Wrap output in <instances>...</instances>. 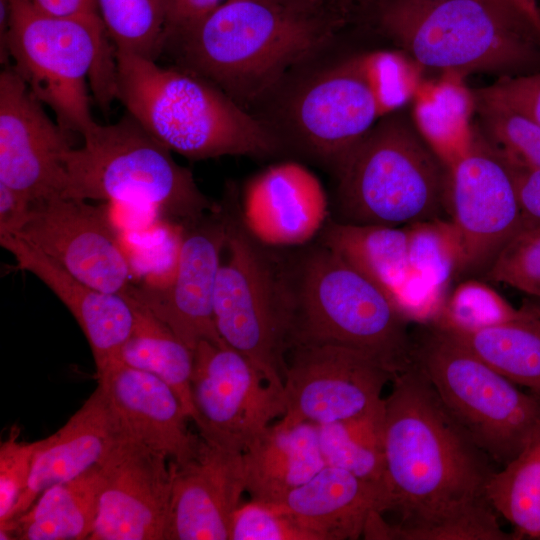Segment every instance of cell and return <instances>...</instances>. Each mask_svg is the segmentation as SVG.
<instances>
[{
  "label": "cell",
  "mask_w": 540,
  "mask_h": 540,
  "mask_svg": "<svg viewBox=\"0 0 540 540\" xmlns=\"http://www.w3.org/2000/svg\"><path fill=\"white\" fill-rule=\"evenodd\" d=\"M349 5L231 0L163 40L161 55L217 86L243 106L328 44Z\"/></svg>",
  "instance_id": "obj_2"
},
{
  "label": "cell",
  "mask_w": 540,
  "mask_h": 540,
  "mask_svg": "<svg viewBox=\"0 0 540 540\" xmlns=\"http://www.w3.org/2000/svg\"><path fill=\"white\" fill-rule=\"evenodd\" d=\"M101 486L99 465L44 490L0 539L89 540Z\"/></svg>",
  "instance_id": "obj_27"
},
{
  "label": "cell",
  "mask_w": 540,
  "mask_h": 540,
  "mask_svg": "<svg viewBox=\"0 0 540 540\" xmlns=\"http://www.w3.org/2000/svg\"><path fill=\"white\" fill-rule=\"evenodd\" d=\"M536 314L533 308H514L486 283L470 279L460 283L447 296L440 313L432 323L446 330L471 331Z\"/></svg>",
  "instance_id": "obj_34"
},
{
  "label": "cell",
  "mask_w": 540,
  "mask_h": 540,
  "mask_svg": "<svg viewBox=\"0 0 540 540\" xmlns=\"http://www.w3.org/2000/svg\"><path fill=\"white\" fill-rule=\"evenodd\" d=\"M247 231L265 246H298L323 229L328 201L319 179L296 162H284L256 175L241 208Z\"/></svg>",
  "instance_id": "obj_21"
},
{
  "label": "cell",
  "mask_w": 540,
  "mask_h": 540,
  "mask_svg": "<svg viewBox=\"0 0 540 540\" xmlns=\"http://www.w3.org/2000/svg\"><path fill=\"white\" fill-rule=\"evenodd\" d=\"M538 317L536 314L471 331L441 329L498 373L540 399Z\"/></svg>",
  "instance_id": "obj_30"
},
{
  "label": "cell",
  "mask_w": 540,
  "mask_h": 540,
  "mask_svg": "<svg viewBox=\"0 0 540 540\" xmlns=\"http://www.w3.org/2000/svg\"><path fill=\"white\" fill-rule=\"evenodd\" d=\"M8 5L1 62L7 65L11 57L12 68L53 111L55 121L82 136L96 124L87 79L103 109L115 99V49L101 19L51 15L30 0H8Z\"/></svg>",
  "instance_id": "obj_6"
},
{
  "label": "cell",
  "mask_w": 540,
  "mask_h": 540,
  "mask_svg": "<svg viewBox=\"0 0 540 540\" xmlns=\"http://www.w3.org/2000/svg\"><path fill=\"white\" fill-rule=\"evenodd\" d=\"M411 269L440 290L447 292L459 274L461 250L451 221L434 219L407 225Z\"/></svg>",
  "instance_id": "obj_36"
},
{
  "label": "cell",
  "mask_w": 540,
  "mask_h": 540,
  "mask_svg": "<svg viewBox=\"0 0 540 540\" xmlns=\"http://www.w3.org/2000/svg\"><path fill=\"white\" fill-rule=\"evenodd\" d=\"M539 300H540V299H539ZM533 309H534V310L538 313V315L540 316V304H539L538 307L533 308Z\"/></svg>",
  "instance_id": "obj_49"
},
{
  "label": "cell",
  "mask_w": 540,
  "mask_h": 540,
  "mask_svg": "<svg viewBox=\"0 0 540 540\" xmlns=\"http://www.w3.org/2000/svg\"><path fill=\"white\" fill-rule=\"evenodd\" d=\"M289 115L305 150L334 171L380 119L374 95L350 58L306 80L291 99Z\"/></svg>",
  "instance_id": "obj_18"
},
{
  "label": "cell",
  "mask_w": 540,
  "mask_h": 540,
  "mask_svg": "<svg viewBox=\"0 0 540 540\" xmlns=\"http://www.w3.org/2000/svg\"><path fill=\"white\" fill-rule=\"evenodd\" d=\"M98 465L101 486L89 540H168L173 483L168 458L117 429Z\"/></svg>",
  "instance_id": "obj_15"
},
{
  "label": "cell",
  "mask_w": 540,
  "mask_h": 540,
  "mask_svg": "<svg viewBox=\"0 0 540 540\" xmlns=\"http://www.w3.org/2000/svg\"><path fill=\"white\" fill-rule=\"evenodd\" d=\"M191 392L198 435L243 452L285 413L284 394L225 341H200L193 350Z\"/></svg>",
  "instance_id": "obj_11"
},
{
  "label": "cell",
  "mask_w": 540,
  "mask_h": 540,
  "mask_svg": "<svg viewBox=\"0 0 540 540\" xmlns=\"http://www.w3.org/2000/svg\"><path fill=\"white\" fill-rule=\"evenodd\" d=\"M474 94L478 100L504 105L540 124V70L499 77L493 84L475 90Z\"/></svg>",
  "instance_id": "obj_41"
},
{
  "label": "cell",
  "mask_w": 540,
  "mask_h": 540,
  "mask_svg": "<svg viewBox=\"0 0 540 540\" xmlns=\"http://www.w3.org/2000/svg\"><path fill=\"white\" fill-rule=\"evenodd\" d=\"M384 399L383 453L387 511L368 526V539L509 540L485 490L490 457L445 407L413 363L396 374Z\"/></svg>",
  "instance_id": "obj_1"
},
{
  "label": "cell",
  "mask_w": 540,
  "mask_h": 540,
  "mask_svg": "<svg viewBox=\"0 0 540 540\" xmlns=\"http://www.w3.org/2000/svg\"><path fill=\"white\" fill-rule=\"evenodd\" d=\"M412 123L447 170L466 157L476 141L472 117L476 97L464 77L443 73L435 82H422L413 97Z\"/></svg>",
  "instance_id": "obj_26"
},
{
  "label": "cell",
  "mask_w": 540,
  "mask_h": 540,
  "mask_svg": "<svg viewBox=\"0 0 540 540\" xmlns=\"http://www.w3.org/2000/svg\"><path fill=\"white\" fill-rule=\"evenodd\" d=\"M497 1H500V2H502V3H505V4L510 5L511 7H513V6L508 2V0H497ZM513 8H514V7H513ZM514 9H515V8H514Z\"/></svg>",
  "instance_id": "obj_48"
},
{
  "label": "cell",
  "mask_w": 540,
  "mask_h": 540,
  "mask_svg": "<svg viewBox=\"0 0 540 540\" xmlns=\"http://www.w3.org/2000/svg\"><path fill=\"white\" fill-rule=\"evenodd\" d=\"M39 10L63 17L101 19L96 0H30Z\"/></svg>",
  "instance_id": "obj_45"
},
{
  "label": "cell",
  "mask_w": 540,
  "mask_h": 540,
  "mask_svg": "<svg viewBox=\"0 0 540 540\" xmlns=\"http://www.w3.org/2000/svg\"><path fill=\"white\" fill-rule=\"evenodd\" d=\"M272 505L286 513L314 540L357 539L363 536L373 513L387 512V495L377 484L326 465Z\"/></svg>",
  "instance_id": "obj_23"
},
{
  "label": "cell",
  "mask_w": 540,
  "mask_h": 540,
  "mask_svg": "<svg viewBox=\"0 0 540 540\" xmlns=\"http://www.w3.org/2000/svg\"><path fill=\"white\" fill-rule=\"evenodd\" d=\"M18 236L100 291L131 298L134 285L108 209L52 196L32 203Z\"/></svg>",
  "instance_id": "obj_13"
},
{
  "label": "cell",
  "mask_w": 540,
  "mask_h": 540,
  "mask_svg": "<svg viewBox=\"0 0 540 540\" xmlns=\"http://www.w3.org/2000/svg\"><path fill=\"white\" fill-rule=\"evenodd\" d=\"M484 276L540 299V226L518 232L500 250Z\"/></svg>",
  "instance_id": "obj_38"
},
{
  "label": "cell",
  "mask_w": 540,
  "mask_h": 540,
  "mask_svg": "<svg viewBox=\"0 0 540 540\" xmlns=\"http://www.w3.org/2000/svg\"><path fill=\"white\" fill-rule=\"evenodd\" d=\"M0 244L14 256L19 269L41 280L73 315L89 343L96 374L119 361L136 321L133 298L89 286L18 236H0Z\"/></svg>",
  "instance_id": "obj_22"
},
{
  "label": "cell",
  "mask_w": 540,
  "mask_h": 540,
  "mask_svg": "<svg viewBox=\"0 0 540 540\" xmlns=\"http://www.w3.org/2000/svg\"><path fill=\"white\" fill-rule=\"evenodd\" d=\"M229 1L231 0H162L165 15L164 38L198 23Z\"/></svg>",
  "instance_id": "obj_43"
},
{
  "label": "cell",
  "mask_w": 540,
  "mask_h": 540,
  "mask_svg": "<svg viewBox=\"0 0 540 540\" xmlns=\"http://www.w3.org/2000/svg\"><path fill=\"white\" fill-rule=\"evenodd\" d=\"M231 540H314L275 505L251 499L235 512Z\"/></svg>",
  "instance_id": "obj_39"
},
{
  "label": "cell",
  "mask_w": 540,
  "mask_h": 540,
  "mask_svg": "<svg viewBox=\"0 0 540 540\" xmlns=\"http://www.w3.org/2000/svg\"><path fill=\"white\" fill-rule=\"evenodd\" d=\"M485 494L517 536L540 538V433L503 470L493 472Z\"/></svg>",
  "instance_id": "obj_32"
},
{
  "label": "cell",
  "mask_w": 540,
  "mask_h": 540,
  "mask_svg": "<svg viewBox=\"0 0 540 540\" xmlns=\"http://www.w3.org/2000/svg\"><path fill=\"white\" fill-rule=\"evenodd\" d=\"M246 491L252 499L275 504L326 466L318 427L280 419L243 451Z\"/></svg>",
  "instance_id": "obj_25"
},
{
  "label": "cell",
  "mask_w": 540,
  "mask_h": 540,
  "mask_svg": "<svg viewBox=\"0 0 540 540\" xmlns=\"http://www.w3.org/2000/svg\"><path fill=\"white\" fill-rule=\"evenodd\" d=\"M414 363L491 460L506 465L540 433V399L433 323L412 336Z\"/></svg>",
  "instance_id": "obj_9"
},
{
  "label": "cell",
  "mask_w": 540,
  "mask_h": 540,
  "mask_svg": "<svg viewBox=\"0 0 540 540\" xmlns=\"http://www.w3.org/2000/svg\"><path fill=\"white\" fill-rule=\"evenodd\" d=\"M115 51L157 60L165 31L162 0H96Z\"/></svg>",
  "instance_id": "obj_33"
},
{
  "label": "cell",
  "mask_w": 540,
  "mask_h": 540,
  "mask_svg": "<svg viewBox=\"0 0 540 540\" xmlns=\"http://www.w3.org/2000/svg\"><path fill=\"white\" fill-rule=\"evenodd\" d=\"M350 59L369 85L380 118L412 101L423 82V68L401 50L371 51Z\"/></svg>",
  "instance_id": "obj_35"
},
{
  "label": "cell",
  "mask_w": 540,
  "mask_h": 540,
  "mask_svg": "<svg viewBox=\"0 0 540 540\" xmlns=\"http://www.w3.org/2000/svg\"><path fill=\"white\" fill-rule=\"evenodd\" d=\"M228 257L218 271L214 321L220 337L246 356L266 382L284 394L290 314L285 261L245 228L241 215L222 207Z\"/></svg>",
  "instance_id": "obj_10"
},
{
  "label": "cell",
  "mask_w": 540,
  "mask_h": 540,
  "mask_svg": "<svg viewBox=\"0 0 540 540\" xmlns=\"http://www.w3.org/2000/svg\"><path fill=\"white\" fill-rule=\"evenodd\" d=\"M383 425L384 402L360 416L317 426L326 465L344 469L385 489Z\"/></svg>",
  "instance_id": "obj_31"
},
{
  "label": "cell",
  "mask_w": 540,
  "mask_h": 540,
  "mask_svg": "<svg viewBox=\"0 0 540 540\" xmlns=\"http://www.w3.org/2000/svg\"><path fill=\"white\" fill-rule=\"evenodd\" d=\"M39 441H18L17 434L0 446V527L8 523L25 492Z\"/></svg>",
  "instance_id": "obj_40"
},
{
  "label": "cell",
  "mask_w": 540,
  "mask_h": 540,
  "mask_svg": "<svg viewBox=\"0 0 540 540\" xmlns=\"http://www.w3.org/2000/svg\"><path fill=\"white\" fill-rule=\"evenodd\" d=\"M171 465L168 540H231L233 518L246 491L243 452L201 438L191 460Z\"/></svg>",
  "instance_id": "obj_19"
},
{
  "label": "cell",
  "mask_w": 540,
  "mask_h": 540,
  "mask_svg": "<svg viewBox=\"0 0 540 540\" xmlns=\"http://www.w3.org/2000/svg\"><path fill=\"white\" fill-rule=\"evenodd\" d=\"M74 133L48 116L12 66L0 73V182L32 203L63 195Z\"/></svg>",
  "instance_id": "obj_16"
},
{
  "label": "cell",
  "mask_w": 540,
  "mask_h": 540,
  "mask_svg": "<svg viewBox=\"0 0 540 540\" xmlns=\"http://www.w3.org/2000/svg\"><path fill=\"white\" fill-rule=\"evenodd\" d=\"M134 301L136 321L120 350L119 361L151 373L168 384L188 418L195 422L197 413L191 392L193 351L146 307Z\"/></svg>",
  "instance_id": "obj_29"
},
{
  "label": "cell",
  "mask_w": 540,
  "mask_h": 540,
  "mask_svg": "<svg viewBox=\"0 0 540 540\" xmlns=\"http://www.w3.org/2000/svg\"><path fill=\"white\" fill-rule=\"evenodd\" d=\"M289 349L332 344L362 352L393 376L413 363L409 322L373 281L323 244L285 263Z\"/></svg>",
  "instance_id": "obj_5"
},
{
  "label": "cell",
  "mask_w": 540,
  "mask_h": 540,
  "mask_svg": "<svg viewBox=\"0 0 540 540\" xmlns=\"http://www.w3.org/2000/svg\"><path fill=\"white\" fill-rule=\"evenodd\" d=\"M447 207L461 250L459 274L486 271L521 229L510 169L476 131L472 151L448 170Z\"/></svg>",
  "instance_id": "obj_14"
},
{
  "label": "cell",
  "mask_w": 540,
  "mask_h": 540,
  "mask_svg": "<svg viewBox=\"0 0 540 540\" xmlns=\"http://www.w3.org/2000/svg\"><path fill=\"white\" fill-rule=\"evenodd\" d=\"M115 99L148 133L190 160L268 157L283 148L268 124L209 81L115 51Z\"/></svg>",
  "instance_id": "obj_3"
},
{
  "label": "cell",
  "mask_w": 540,
  "mask_h": 540,
  "mask_svg": "<svg viewBox=\"0 0 540 540\" xmlns=\"http://www.w3.org/2000/svg\"><path fill=\"white\" fill-rule=\"evenodd\" d=\"M540 36V7L537 0H508Z\"/></svg>",
  "instance_id": "obj_46"
},
{
  "label": "cell",
  "mask_w": 540,
  "mask_h": 540,
  "mask_svg": "<svg viewBox=\"0 0 540 540\" xmlns=\"http://www.w3.org/2000/svg\"><path fill=\"white\" fill-rule=\"evenodd\" d=\"M393 375L370 356L339 345L290 347L284 373L282 419L317 426L351 419L380 407Z\"/></svg>",
  "instance_id": "obj_12"
},
{
  "label": "cell",
  "mask_w": 540,
  "mask_h": 540,
  "mask_svg": "<svg viewBox=\"0 0 540 540\" xmlns=\"http://www.w3.org/2000/svg\"><path fill=\"white\" fill-rule=\"evenodd\" d=\"M32 202L0 182V236L16 235L29 218Z\"/></svg>",
  "instance_id": "obj_44"
},
{
  "label": "cell",
  "mask_w": 540,
  "mask_h": 540,
  "mask_svg": "<svg viewBox=\"0 0 540 540\" xmlns=\"http://www.w3.org/2000/svg\"><path fill=\"white\" fill-rule=\"evenodd\" d=\"M538 326L540 327V317L537 318Z\"/></svg>",
  "instance_id": "obj_50"
},
{
  "label": "cell",
  "mask_w": 540,
  "mask_h": 540,
  "mask_svg": "<svg viewBox=\"0 0 540 540\" xmlns=\"http://www.w3.org/2000/svg\"><path fill=\"white\" fill-rule=\"evenodd\" d=\"M380 119L335 171L338 221L402 227L442 219L448 170L406 117Z\"/></svg>",
  "instance_id": "obj_7"
},
{
  "label": "cell",
  "mask_w": 540,
  "mask_h": 540,
  "mask_svg": "<svg viewBox=\"0 0 540 540\" xmlns=\"http://www.w3.org/2000/svg\"><path fill=\"white\" fill-rule=\"evenodd\" d=\"M287 1H296V2L317 4V5H328V4L349 5V3H350L349 0H287Z\"/></svg>",
  "instance_id": "obj_47"
},
{
  "label": "cell",
  "mask_w": 540,
  "mask_h": 540,
  "mask_svg": "<svg viewBox=\"0 0 540 540\" xmlns=\"http://www.w3.org/2000/svg\"><path fill=\"white\" fill-rule=\"evenodd\" d=\"M97 379L118 431L177 465L195 456L201 438L189 430L179 398L163 380L121 361Z\"/></svg>",
  "instance_id": "obj_20"
},
{
  "label": "cell",
  "mask_w": 540,
  "mask_h": 540,
  "mask_svg": "<svg viewBox=\"0 0 540 540\" xmlns=\"http://www.w3.org/2000/svg\"><path fill=\"white\" fill-rule=\"evenodd\" d=\"M321 244L373 281L390 299L411 271L406 226L331 221L323 227Z\"/></svg>",
  "instance_id": "obj_28"
},
{
  "label": "cell",
  "mask_w": 540,
  "mask_h": 540,
  "mask_svg": "<svg viewBox=\"0 0 540 540\" xmlns=\"http://www.w3.org/2000/svg\"><path fill=\"white\" fill-rule=\"evenodd\" d=\"M116 432L104 391L98 385L60 429L39 440L28 486L0 532L25 513L44 490L74 479L98 464Z\"/></svg>",
  "instance_id": "obj_24"
},
{
  "label": "cell",
  "mask_w": 540,
  "mask_h": 540,
  "mask_svg": "<svg viewBox=\"0 0 540 540\" xmlns=\"http://www.w3.org/2000/svg\"><path fill=\"white\" fill-rule=\"evenodd\" d=\"M176 271L163 286H135L132 298L169 327L192 351L202 340L224 341L215 325V284L226 245L222 206L183 226Z\"/></svg>",
  "instance_id": "obj_17"
},
{
  "label": "cell",
  "mask_w": 540,
  "mask_h": 540,
  "mask_svg": "<svg viewBox=\"0 0 540 540\" xmlns=\"http://www.w3.org/2000/svg\"><path fill=\"white\" fill-rule=\"evenodd\" d=\"M82 138L83 145L65 155L62 196L145 206L182 226L219 208L201 192L192 172L174 160L172 151L128 113L114 124H94Z\"/></svg>",
  "instance_id": "obj_8"
},
{
  "label": "cell",
  "mask_w": 540,
  "mask_h": 540,
  "mask_svg": "<svg viewBox=\"0 0 540 540\" xmlns=\"http://www.w3.org/2000/svg\"><path fill=\"white\" fill-rule=\"evenodd\" d=\"M482 135L508 162L540 168V124L504 105L476 99Z\"/></svg>",
  "instance_id": "obj_37"
},
{
  "label": "cell",
  "mask_w": 540,
  "mask_h": 540,
  "mask_svg": "<svg viewBox=\"0 0 540 540\" xmlns=\"http://www.w3.org/2000/svg\"><path fill=\"white\" fill-rule=\"evenodd\" d=\"M506 163L513 177L520 206V231L540 226V168L508 161Z\"/></svg>",
  "instance_id": "obj_42"
},
{
  "label": "cell",
  "mask_w": 540,
  "mask_h": 540,
  "mask_svg": "<svg viewBox=\"0 0 540 540\" xmlns=\"http://www.w3.org/2000/svg\"><path fill=\"white\" fill-rule=\"evenodd\" d=\"M380 32L422 68L462 77L540 70V36L497 0H375Z\"/></svg>",
  "instance_id": "obj_4"
}]
</instances>
